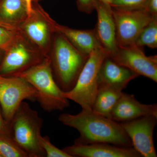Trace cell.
Returning <instances> with one entry per match:
<instances>
[{
    "instance_id": "26",
    "label": "cell",
    "mask_w": 157,
    "mask_h": 157,
    "mask_svg": "<svg viewBox=\"0 0 157 157\" xmlns=\"http://www.w3.org/2000/svg\"><path fill=\"white\" fill-rule=\"evenodd\" d=\"M146 9L152 16H157V0H148Z\"/></svg>"
},
{
    "instance_id": "15",
    "label": "cell",
    "mask_w": 157,
    "mask_h": 157,
    "mask_svg": "<svg viewBox=\"0 0 157 157\" xmlns=\"http://www.w3.org/2000/svg\"><path fill=\"white\" fill-rule=\"evenodd\" d=\"M95 10L98 14V21L94 29L96 35L102 46L109 52V56H112L118 47L112 8L109 5L95 0Z\"/></svg>"
},
{
    "instance_id": "5",
    "label": "cell",
    "mask_w": 157,
    "mask_h": 157,
    "mask_svg": "<svg viewBox=\"0 0 157 157\" xmlns=\"http://www.w3.org/2000/svg\"><path fill=\"white\" fill-rule=\"evenodd\" d=\"M109 55L103 46L91 52L74 87L70 91L64 92L65 98L78 104L82 109L92 110L99 87L100 68L104 59Z\"/></svg>"
},
{
    "instance_id": "13",
    "label": "cell",
    "mask_w": 157,
    "mask_h": 157,
    "mask_svg": "<svg viewBox=\"0 0 157 157\" xmlns=\"http://www.w3.org/2000/svg\"><path fill=\"white\" fill-rule=\"evenodd\" d=\"M71 157H141L133 147H124L108 143L74 144L62 149Z\"/></svg>"
},
{
    "instance_id": "24",
    "label": "cell",
    "mask_w": 157,
    "mask_h": 157,
    "mask_svg": "<svg viewBox=\"0 0 157 157\" xmlns=\"http://www.w3.org/2000/svg\"><path fill=\"white\" fill-rule=\"evenodd\" d=\"M95 0H77L76 4L79 11L90 14L95 10Z\"/></svg>"
},
{
    "instance_id": "9",
    "label": "cell",
    "mask_w": 157,
    "mask_h": 157,
    "mask_svg": "<svg viewBox=\"0 0 157 157\" xmlns=\"http://www.w3.org/2000/svg\"><path fill=\"white\" fill-rule=\"evenodd\" d=\"M120 124L132 141L133 147L142 157L157 156L153 142L157 116H146Z\"/></svg>"
},
{
    "instance_id": "8",
    "label": "cell",
    "mask_w": 157,
    "mask_h": 157,
    "mask_svg": "<svg viewBox=\"0 0 157 157\" xmlns=\"http://www.w3.org/2000/svg\"><path fill=\"white\" fill-rule=\"evenodd\" d=\"M27 39L22 35L4 52L0 65V75L13 76L39 63L46 56L31 47Z\"/></svg>"
},
{
    "instance_id": "4",
    "label": "cell",
    "mask_w": 157,
    "mask_h": 157,
    "mask_svg": "<svg viewBox=\"0 0 157 157\" xmlns=\"http://www.w3.org/2000/svg\"><path fill=\"white\" fill-rule=\"evenodd\" d=\"M43 124L38 112L24 101L9 124L12 139L29 157H45L39 143Z\"/></svg>"
},
{
    "instance_id": "19",
    "label": "cell",
    "mask_w": 157,
    "mask_h": 157,
    "mask_svg": "<svg viewBox=\"0 0 157 157\" xmlns=\"http://www.w3.org/2000/svg\"><path fill=\"white\" fill-rule=\"evenodd\" d=\"M135 45L141 48L145 46L151 48H157V16H154L150 22L142 30Z\"/></svg>"
},
{
    "instance_id": "2",
    "label": "cell",
    "mask_w": 157,
    "mask_h": 157,
    "mask_svg": "<svg viewBox=\"0 0 157 157\" xmlns=\"http://www.w3.org/2000/svg\"><path fill=\"white\" fill-rule=\"evenodd\" d=\"M12 76L24 78L34 88L36 101L45 111H63L70 106L69 100L55 80L48 56L39 63Z\"/></svg>"
},
{
    "instance_id": "27",
    "label": "cell",
    "mask_w": 157,
    "mask_h": 157,
    "mask_svg": "<svg viewBox=\"0 0 157 157\" xmlns=\"http://www.w3.org/2000/svg\"><path fill=\"white\" fill-rule=\"evenodd\" d=\"M100 2H102V3L104 4H106V5H109L110 6L111 3H112L113 0H98Z\"/></svg>"
},
{
    "instance_id": "10",
    "label": "cell",
    "mask_w": 157,
    "mask_h": 157,
    "mask_svg": "<svg viewBox=\"0 0 157 157\" xmlns=\"http://www.w3.org/2000/svg\"><path fill=\"white\" fill-rule=\"evenodd\" d=\"M109 57L138 76H144L157 82V55L147 56L142 48L134 45L118 47L115 53Z\"/></svg>"
},
{
    "instance_id": "23",
    "label": "cell",
    "mask_w": 157,
    "mask_h": 157,
    "mask_svg": "<svg viewBox=\"0 0 157 157\" xmlns=\"http://www.w3.org/2000/svg\"><path fill=\"white\" fill-rule=\"evenodd\" d=\"M40 146L44 150L45 157H71L63 150L56 147L51 142L50 138L47 136H41L39 139Z\"/></svg>"
},
{
    "instance_id": "3",
    "label": "cell",
    "mask_w": 157,
    "mask_h": 157,
    "mask_svg": "<svg viewBox=\"0 0 157 157\" xmlns=\"http://www.w3.org/2000/svg\"><path fill=\"white\" fill-rule=\"evenodd\" d=\"M56 33L54 50L49 57L55 80L60 89L66 93L75 86L89 56L82 53L64 37Z\"/></svg>"
},
{
    "instance_id": "18",
    "label": "cell",
    "mask_w": 157,
    "mask_h": 157,
    "mask_svg": "<svg viewBox=\"0 0 157 157\" xmlns=\"http://www.w3.org/2000/svg\"><path fill=\"white\" fill-rule=\"evenodd\" d=\"M122 93V91L109 86L100 85L92 110L97 114L109 118L112 109Z\"/></svg>"
},
{
    "instance_id": "6",
    "label": "cell",
    "mask_w": 157,
    "mask_h": 157,
    "mask_svg": "<svg viewBox=\"0 0 157 157\" xmlns=\"http://www.w3.org/2000/svg\"><path fill=\"white\" fill-rule=\"evenodd\" d=\"M36 91L24 78L0 75V105L8 125L24 100L36 101Z\"/></svg>"
},
{
    "instance_id": "28",
    "label": "cell",
    "mask_w": 157,
    "mask_h": 157,
    "mask_svg": "<svg viewBox=\"0 0 157 157\" xmlns=\"http://www.w3.org/2000/svg\"><path fill=\"white\" fill-rule=\"evenodd\" d=\"M4 52L0 50V65L2 63V60L3 56H4Z\"/></svg>"
},
{
    "instance_id": "14",
    "label": "cell",
    "mask_w": 157,
    "mask_h": 157,
    "mask_svg": "<svg viewBox=\"0 0 157 157\" xmlns=\"http://www.w3.org/2000/svg\"><path fill=\"white\" fill-rule=\"evenodd\" d=\"M148 115L157 116L156 104H142L133 95L123 92L112 109L109 118L118 123H122Z\"/></svg>"
},
{
    "instance_id": "21",
    "label": "cell",
    "mask_w": 157,
    "mask_h": 157,
    "mask_svg": "<svg viewBox=\"0 0 157 157\" xmlns=\"http://www.w3.org/2000/svg\"><path fill=\"white\" fill-rule=\"evenodd\" d=\"M23 35L0 26V50L6 52Z\"/></svg>"
},
{
    "instance_id": "1",
    "label": "cell",
    "mask_w": 157,
    "mask_h": 157,
    "mask_svg": "<svg viewBox=\"0 0 157 157\" xmlns=\"http://www.w3.org/2000/svg\"><path fill=\"white\" fill-rule=\"evenodd\" d=\"M59 121L76 129L79 136L74 143L89 144L108 143L124 147H133L132 141L120 123L109 118L97 114L92 110L82 109L76 114L64 113Z\"/></svg>"
},
{
    "instance_id": "20",
    "label": "cell",
    "mask_w": 157,
    "mask_h": 157,
    "mask_svg": "<svg viewBox=\"0 0 157 157\" xmlns=\"http://www.w3.org/2000/svg\"><path fill=\"white\" fill-rule=\"evenodd\" d=\"M0 155L2 157H29L12 137H0Z\"/></svg>"
},
{
    "instance_id": "11",
    "label": "cell",
    "mask_w": 157,
    "mask_h": 157,
    "mask_svg": "<svg viewBox=\"0 0 157 157\" xmlns=\"http://www.w3.org/2000/svg\"><path fill=\"white\" fill-rule=\"evenodd\" d=\"M38 7L52 32L61 34L82 53L89 56L93 51L103 46L97 37L94 29H76L61 25L52 19L39 4Z\"/></svg>"
},
{
    "instance_id": "16",
    "label": "cell",
    "mask_w": 157,
    "mask_h": 157,
    "mask_svg": "<svg viewBox=\"0 0 157 157\" xmlns=\"http://www.w3.org/2000/svg\"><path fill=\"white\" fill-rule=\"evenodd\" d=\"M138 76L137 73L119 64L108 56L104 59L100 68L99 85L109 86L122 91L130 81Z\"/></svg>"
},
{
    "instance_id": "17",
    "label": "cell",
    "mask_w": 157,
    "mask_h": 157,
    "mask_svg": "<svg viewBox=\"0 0 157 157\" xmlns=\"http://www.w3.org/2000/svg\"><path fill=\"white\" fill-rule=\"evenodd\" d=\"M28 17L24 0H0V26L21 33V26Z\"/></svg>"
},
{
    "instance_id": "7",
    "label": "cell",
    "mask_w": 157,
    "mask_h": 157,
    "mask_svg": "<svg viewBox=\"0 0 157 157\" xmlns=\"http://www.w3.org/2000/svg\"><path fill=\"white\" fill-rule=\"evenodd\" d=\"M112 11L118 47L135 45L139 34L154 16L146 9L124 10L112 8Z\"/></svg>"
},
{
    "instance_id": "25",
    "label": "cell",
    "mask_w": 157,
    "mask_h": 157,
    "mask_svg": "<svg viewBox=\"0 0 157 157\" xmlns=\"http://www.w3.org/2000/svg\"><path fill=\"white\" fill-rule=\"evenodd\" d=\"M0 137H12L9 126L6 122V121H4L3 120L1 111H0Z\"/></svg>"
},
{
    "instance_id": "12",
    "label": "cell",
    "mask_w": 157,
    "mask_h": 157,
    "mask_svg": "<svg viewBox=\"0 0 157 157\" xmlns=\"http://www.w3.org/2000/svg\"><path fill=\"white\" fill-rule=\"evenodd\" d=\"M37 5L36 1L33 2V12L21 26V32L47 56L51 34L53 32L39 11Z\"/></svg>"
},
{
    "instance_id": "29",
    "label": "cell",
    "mask_w": 157,
    "mask_h": 157,
    "mask_svg": "<svg viewBox=\"0 0 157 157\" xmlns=\"http://www.w3.org/2000/svg\"><path fill=\"white\" fill-rule=\"evenodd\" d=\"M0 157H2V156H1V155H0Z\"/></svg>"
},
{
    "instance_id": "22",
    "label": "cell",
    "mask_w": 157,
    "mask_h": 157,
    "mask_svg": "<svg viewBox=\"0 0 157 157\" xmlns=\"http://www.w3.org/2000/svg\"><path fill=\"white\" fill-rule=\"evenodd\" d=\"M148 0H113L110 6L114 9L136 10L146 9Z\"/></svg>"
}]
</instances>
